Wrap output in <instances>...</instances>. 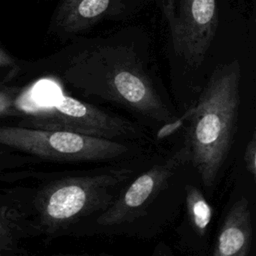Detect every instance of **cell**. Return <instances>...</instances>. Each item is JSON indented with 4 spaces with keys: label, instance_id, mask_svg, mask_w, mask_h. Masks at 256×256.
Instances as JSON below:
<instances>
[{
    "label": "cell",
    "instance_id": "1",
    "mask_svg": "<svg viewBox=\"0 0 256 256\" xmlns=\"http://www.w3.org/2000/svg\"><path fill=\"white\" fill-rule=\"evenodd\" d=\"M76 48L57 72L66 85L154 123L174 120L134 43L113 37L95 39Z\"/></svg>",
    "mask_w": 256,
    "mask_h": 256
},
{
    "label": "cell",
    "instance_id": "2",
    "mask_svg": "<svg viewBox=\"0 0 256 256\" xmlns=\"http://www.w3.org/2000/svg\"><path fill=\"white\" fill-rule=\"evenodd\" d=\"M133 172L118 167L55 177L23 166L2 174L0 187L23 205L39 236L55 237L83 218L106 210Z\"/></svg>",
    "mask_w": 256,
    "mask_h": 256
},
{
    "label": "cell",
    "instance_id": "3",
    "mask_svg": "<svg viewBox=\"0 0 256 256\" xmlns=\"http://www.w3.org/2000/svg\"><path fill=\"white\" fill-rule=\"evenodd\" d=\"M241 65L238 60L216 68L194 105L182 117L188 120L185 142L190 162L202 185L212 188L233 144L240 107Z\"/></svg>",
    "mask_w": 256,
    "mask_h": 256
},
{
    "label": "cell",
    "instance_id": "4",
    "mask_svg": "<svg viewBox=\"0 0 256 256\" xmlns=\"http://www.w3.org/2000/svg\"><path fill=\"white\" fill-rule=\"evenodd\" d=\"M0 145L34 160L83 163L119 160L135 152L118 140L0 121Z\"/></svg>",
    "mask_w": 256,
    "mask_h": 256
},
{
    "label": "cell",
    "instance_id": "5",
    "mask_svg": "<svg viewBox=\"0 0 256 256\" xmlns=\"http://www.w3.org/2000/svg\"><path fill=\"white\" fill-rule=\"evenodd\" d=\"M7 121L22 126L64 130L118 141L144 137L141 129L133 122L67 94H62L50 105L23 110L21 116Z\"/></svg>",
    "mask_w": 256,
    "mask_h": 256
},
{
    "label": "cell",
    "instance_id": "6",
    "mask_svg": "<svg viewBox=\"0 0 256 256\" xmlns=\"http://www.w3.org/2000/svg\"><path fill=\"white\" fill-rule=\"evenodd\" d=\"M190 162L186 142L167 157L153 164L118 193L112 204L98 214L96 223L118 226L131 223L146 213L147 207L162 192L179 169Z\"/></svg>",
    "mask_w": 256,
    "mask_h": 256
},
{
    "label": "cell",
    "instance_id": "7",
    "mask_svg": "<svg viewBox=\"0 0 256 256\" xmlns=\"http://www.w3.org/2000/svg\"><path fill=\"white\" fill-rule=\"evenodd\" d=\"M168 26L175 53L189 67H200L218 28L216 0H180Z\"/></svg>",
    "mask_w": 256,
    "mask_h": 256
},
{
    "label": "cell",
    "instance_id": "8",
    "mask_svg": "<svg viewBox=\"0 0 256 256\" xmlns=\"http://www.w3.org/2000/svg\"><path fill=\"white\" fill-rule=\"evenodd\" d=\"M140 0H60L55 8L48 33L66 40L90 30L99 22L121 16Z\"/></svg>",
    "mask_w": 256,
    "mask_h": 256
},
{
    "label": "cell",
    "instance_id": "9",
    "mask_svg": "<svg viewBox=\"0 0 256 256\" xmlns=\"http://www.w3.org/2000/svg\"><path fill=\"white\" fill-rule=\"evenodd\" d=\"M39 236L23 205L0 187V256L27 254L24 244Z\"/></svg>",
    "mask_w": 256,
    "mask_h": 256
},
{
    "label": "cell",
    "instance_id": "10",
    "mask_svg": "<svg viewBox=\"0 0 256 256\" xmlns=\"http://www.w3.org/2000/svg\"><path fill=\"white\" fill-rule=\"evenodd\" d=\"M253 229L248 200L243 196L233 203L218 231L213 256H247L252 248Z\"/></svg>",
    "mask_w": 256,
    "mask_h": 256
},
{
    "label": "cell",
    "instance_id": "11",
    "mask_svg": "<svg viewBox=\"0 0 256 256\" xmlns=\"http://www.w3.org/2000/svg\"><path fill=\"white\" fill-rule=\"evenodd\" d=\"M187 223L193 236L204 240L212 219V207L203 193L194 185L185 187Z\"/></svg>",
    "mask_w": 256,
    "mask_h": 256
},
{
    "label": "cell",
    "instance_id": "12",
    "mask_svg": "<svg viewBox=\"0 0 256 256\" xmlns=\"http://www.w3.org/2000/svg\"><path fill=\"white\" fill-rule=\"evenodd\" d=\"M23 95V87L0 83V121L14 119L22 115L19 99Z\"/></svg>",
    "mask_w": 256,
    "mask_h": 256
},
{
    "label": "cell",
    "instance_id": "13",
    "mask_svg": "<svg viewBox=\"0 0 256 256\" xmlns=\"http://www.w3.org/2000/svg\"><path fill=\"white\" fill-rule=\"evenodd\" d=\"M23 61L13 56L0 44V83H11L21 72Z\"/></svg>",
    "mask_w": 256,
    "mask_h": 256
},
{
    "label": "cell",
    "instance_id": "14",
    "mask_svg": "<svg viewBox=\"0 0 256 256\" xmlns=\"http://www.w3.org/2000/svg\"><path fill=\"white\" fill-rule=\"evenodd\" d=\"M33 160V158L27 155L18 153L6 146L0 145V177L9 170L27 166Z\"/></svg>",
    "mask_w": 256,
    "mask_h": 256
},
{
    "label": "cell",
    "instance_id": "15",
    "mask_svg": "<svg viewBox=\"0 0 256 256\" xmlns=\"http://www.w3.org/2000/svg\"><path fill=\"white\" fill-rule=\"evenodd\" d=\"M244 163L248 173L252 177L256 175V134L255 131L252 132V136L248 141L245 151H244Z\"/></svg>",
    "mask_w": 256,
    "mask_h": 256
},
{
    "label": "cell",
    "instance_id": "16",
    "mask_svg": "<svg viewBox=\"0 0 256 256\" xmlns=\"http://www.w3.org/2000/svg\"><path fill=\"white\" fill-rule=\"evenodd\" d=\"M161 1V9L164 15L165 20L168 25L173 21L176 13V3L175 0H160Z\"/></svg>",
    "mask_w": 256,
    "mask_h": 256
}]
</instances>
